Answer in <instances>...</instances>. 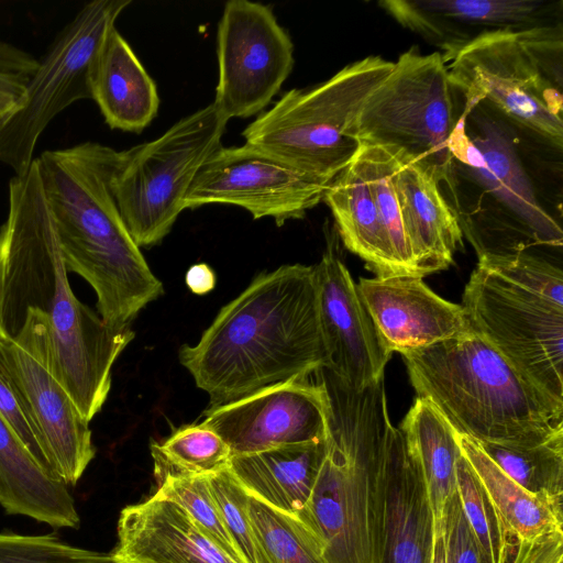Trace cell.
<instances>
[{
	"label": "cell",
	"instance_id": "cell-1",
	"mask_svg": "<svg viewBox=\"0 0 563 563\" xmlns=\"http://www.w3.org/2000/svg\"><path fill=\"white\" fill-rule=\"evenodd\" d=\"M29 308L46 316L55 375L90 423L108 398L112 366L135 333L107 324L74 294L35 158L9 184V213L0 228V324Z\"/></svg>",
	"mask_w": 563,
	"mask_h": 563
},
{
	"label": "cell",
	"instance_id": "cell-2",
	"mask_svg": "<svg viewBox=\"0 0 563 563\" xmlns=\"http://www.w3.org/2000/svg\"><path fill=\"white\" fill-rule=\"evenodd\" d=\"M179 361L210 406L324 368L314 265H283L258 275L197 344L180 347Z\"/></svg>",
	"mask_w": 563,
	"mask_h": 563
},
{
	"label": "cell",
	"instance_id": "cell-3",
	"mask_svg": "<svg viewBox=\"0 0 563 563\" xmlns=\"http://www.w3.org/2000/svg\"><path fill=\"white\" fill-rule=\"evenodd\" d=\"M119 155L112 147L85 142L35 158L67 271L92 287L97 312L115 328L129 327L164 292L113 195Z\"/></svg>",
	"mask_w": 563,
	"mask_h": 563
},
{
	"label": "cell",
	"instance_id": "cell-4",
	"mask_svg": "<svg viewBox=\"0 0 563 563\" xmlns=\"http://www.w3.org/2000/svg\"><path fill=\"white\" fill-rule=\"evenodd\" d=\"M329 431L308 504L299 519L328 563H382L389 444L395 426L384 378L353 389L325 368Z\"/></svg>",
	"mask_w": 563,
	"mask_h": 563
},
{
	"label": "cell",
	"instance_id": "cell-5",
	"mask_svg": "<svg viewBox=\"0 0 563 563\" xmlns=\"http://www.w3.org/2000/svg\"><path fill=\"white\" fill-rule=\"evenodd\" d=\"M417 397L481 443L531 444L563 429L555 404L474 330L401 354Z\"/></svg>",
	"mask_w": 563,
	"mask_h": 563
},
{
	"label": "cell",
	"instance_id": "cell-6",
	"mask_svg": "<svg viewBox=\"0 0 563 563\" xmlns=\"http://www.w3.org/2000/svg\"><path fill=\"white\" fill-rule=\"evenodd\" d=\"M472 330L563 406V274L527 251L481 257L462 305Z\"/></svg>",
	"mask_w": 563,
	"mask_h": 563
},
{
	"label": "cell",
	"instance_id": "cell-7",
	"mask_svg": "<svg viewBox=\"0 0 563 563\" xmlns=\"http://www.w3.org/2000/svg\"><path fill=\"white\" fill-rule=\"evenodd\" d=\"M394 62L367 56L308 88L285 92L249 124L245 143L313 177L333 181L360 145L347 130Z\"/></svg>",
	"mask_w": 563,
	"mask_h": 563
},
{
	"label": "cell",
	"instance_id": "cell-8",
	"mask_svg": "<svg viewBox=\"0 0 563 563\" xmlns=\"http://www.w3.org/2000/svg\"><path fill=\"white\" fill-rule=\"evenodd\" d=\"M453 86L440 52H404L391 71L365 99L347 130L358 145L395 150L439 184L448 180L450 141L461 119Z\"/></svg>",
	"mask_w": 563,
	"mask_h": 563
},
{
	"label": "cell",
	"instance_id": "cell-9",
	"mask_svg": "<svg viewBox=\"0 0 563 563\" xmlns=\"http://www.w3.org/2000/svg\"><path fill=\"white\" fill-rule=\"evenodd\" d=\"M228 122L210 103L157 139L120 151L111 186L139 247L154 246L170 232L196 174L221 146Z\"/></svg>",
	"mask_w": 563,
	"mask_h": 563
},
{
	"label": "cell",
	"instance_id": "cell-10",
	"mask_svg": "<svg viewBox=\"0 0 563 563\" xmlns=\"http://www.w3.org/2000/svg\"><path fill=\"white\" fill-rule=\"evenodd\" d=\"M130 3L95 0L85 4L38 60L22 99L0 117V163L15 176L29 170L36 142L53 118L75 101L92 98L98 55Z\"/></svg>",
	"mask_w": 563,
	"mask_h": 563
},
{
	"label": "cell",
	"instance_id": "cell-11",
	"mask_svg": "<svg viewBox=\"0 0 563 563\" xmlns=\"http://www.w3.org/2000/svg\"><path fill=\"white\" fill-rule=\"evenodd\" d=\"M448 73L452 86L465 97L462 117L485 100L517 124L562 148V89L543 75L518 32L477 35L450 60Z\"/></svg>",
	"mask_w": 563,
	"mask_h": 563
},
{
	"label": "cell",
	"instance_id": "cell-12",
	"mask_svg": "<svg viewBox=\"0 0 563 563\" xmlns=\"http://www.w3.org/2000/svg\"><path fill=\"white\" fill-rule=\"evenodd\" d=\"M0 343L42 435L55 475L76 485L96 455L92 432L57 379L48 320L29 308L0 324Z\"/></svg>",
	"mask_w": 563,
	"mask_h": 563
},
{
	"label": "cell",
	"instance_id": "cell-13",
	"mask_svg": "<svg viewBox=\"0 0 563 563\" xmlns=\"http://www.w3.org/2000/svg\"><path fill=\"white\" fill-rule=\"evenodd\" d=\"M219 79L212 102L228 121L261 112L292 70L294 43L271 7L225 2L217 31Z\"/></svg>",
	"mask_w": 563,
	"mask_h": 563
},
{
	"label": "cell",
	"instance_id": "cell-14",
	"mask_svg": "<svg viewBox=\"0 0 563 563\" xmlns=\"http://www.w3.org/2000/svg\"><path fill=\"white\" fill-rule=\"evenodd\" d=\"M332 181L308 175L246 143L220 146L201 165L184 199L185 209L232 205L277 225L302 219L323 200Z\"/></svg>",
	"mask_w": 563,
	"mask_h": 563
},
{
	"label": "cell",
	"instance_id": "cell-15",
	"mask_svg": "<svg viewBox=\"0 0 563 563\" xmlns=\"http://www.w3.org/2000/svg\"><path fill=\"white\" fill-rule=\"evenodd\" d=\"M329 415V397L321 382L290 379L210 406L201 423L228 444L232 456L323 441Z\"/></svg>",
	"mask_w": 563,
	"mask_h": 563
},
{
	"label": "cell",
	"instance_id": "cell-16",
	"mask_svg": "<svg viewBox=\"0 0 563 563\" xmlns=\"http://www.w3.org/2000/svg\"><path fill=\"white\" fill-rule=\"evenodd\" d=\"M336 235V231L328 235L322 257L314 265L324 368L349 387L363 389L384 378L393 353L383 344L339 256Z\"/></svg>",
	"mask_w": 563,
	"mask_h": 563
},
{
	"label": "cell",
	"instance_id": "cell-17",
	"mask_svg": "<svg viewBox=\"0 0 563 563\" xmlns=\"http://www.w3.org/2000/svg\"><path fill=\"white\" fill-rule=\"evenodd\" d=\"M356 287L390 353L424 349L471 330L463 307L441 298L421 277L360 278Z\"/></svg>",
	"mask_w": 563,
	"mask_h": 563
},
{
	"label": "cell",
	"instance_id": "cell-18",
	"mask_svg": "<svg viewBox=\"0 0 563 563\" xmlns=\"http://www.w3.org/2000/svg\"><path fill=\"white\" fill-rule=\"evenodd\" d=\"M479 132H465L460 119L450 141V151L490 195L501 202L536 245L562 246L561 225L541 206L514 144L505 130L488 120L478 122Z\"/></svg>",
	"mask_w": 563,
	"mask_h": 563
},
{
	"label": "cell",
	"instance_id": "cell-19",
	"mask_svg": "<svg viewBox=\"0 0 563 563\" xmlns=\"http://www.w3.org/2000/svg\"><path fill=\"white\" fill-rule=\"evenodd\" d=\"M378 4L402 27L441 48L446 63L482 33L518 32L541 25L554 3L544 0H384Z\"/></svg>",
	"mask_w": 563,
	"mask_h": 563
},
{
	"label": "cell",
	"instance_id": "cell-20",
	"mask_svg": "<svg viewBox=\"0 0 563 563\" xmlns=\"http://www.w3.org/2000/svg\"><path fill=\"white\" fill-rule=\"evenodd\" d=\"M114 563H240L217 547L177 503L152 495L124 507Z\"/></svg>",
	"mask_w": 563,
	"mask_h": 563
},
{
	"label": "cell",
	"instance_id": "cell-21",
	"mask_svg": "<svg viewBox=\"0 0 563 563\" xmlns=\"http://www.w3.org/2000/svg\"><path fill=\"white\" fill-rule=\"evenodd\" d=\"M391 150V148H390ZM395 151V150H393ZM398 157L396 190L415 276L448 268L463 245V231L439 183L409 157Z\"/></svg>",
	"mask_w": 563,
	"mask_h": 563
},
{
	"label": "cell",
	"instance_id": "cell-22",
	"mask_svg": "<svg viewBox=\"0 0 563 563\" xmlns=\"http://www.w3.org/2000/svg\"><path fill=\"white\" fill-rule=\"evenodd\" d=\"M433 519L422 472L394 428L387 467L382 563H430Z\"/></svg>",
	"mask_w": 563,
	"mask_h": 563
},
{
	"label": "cell",
	"instance_id": "cell-23",
	"mask_svg": "<svg viewBox=\"0 0 563 563\" xmlns=\"http://www.w3.org/2000/svg\"><path fill=\"white\" fill-rule=\"evenodd\" d=\"M91 99L111 129L125 132L141 133L158 112L156 84L117 27L98 55Z\"/></svg>",
	"mask_w": 563,
	"mask_h": 563
},
{
	"label": "cell",
	"instance_id": "cell-24",
	"mask_svg": "<svg viewBox=\"0 0 563 563\" xmlns=\"http://www.w3.org/2000/svg\"><path fill=\"white\" fill-rule=\"evenodd\" d=\"M324 442L286 444L232 455L229 468L247 494L298 518L310 498Z\"/></svg>",
	"mask_w": 563,
	"mask_h": 563
},
{
	"label": "cell",
	"instance_id": "cell-25",
	"mask_svg": "<svg viewBox=\"0 0 563 563\" xmlns=\"http://www.w3.org/2000/svg\"><path fill=\"white\" fill-rule=\"evenodd\" d=\"M0 506L53 528L76 529L80 522L68 486L32 459L1 416Z\"/></svg>",
	"mask_w": 563,
	"mask_h": 563
},
{
	"label": "cell",
	"instance_id": "cell-26",
	"mask_svg": "<svg viewBox=\"0 0 563 563\" xmlns=\"http://www.w3.org/2000/svg\"><path fill=\"white\" fill-rule=\"evenodd\" d=\"M323 201L344 246L376 277L400 275L386 229L356 154L325 190Z\"/></svg>",
	"mask_w": 563,
	"mask_h": 563
},
{
	"label": "cell",
	"instance_id": "cell-27",
	"mask_svg": "<svg viewBox=\"0 0 563 563\" xmlns=\"http://www.w3.org/2000/svg\"><path fill=\"white\" fill-rule=\"evenodd\" d=\"M459 444L509 540L563 532L562 504L520 486L495 464L477 441L459 434Z\"/></svg>",
	"mask_w": 563,
	"mask_h": 563
},
{
	"label": "cell",
	"instance_id": "cell-28",
	"mask_svg": "<svg viewBox=\"0 0 563 563\" xmlns=\"http://www.w3.org/2000/svg\"><path fill=\"white\" fill-rule=\"evenodd\" d=\"M398 429L422 472L433 525H439L444 520L445 506L456 490V465L461 455L459 433L430 402L420 397L416 398Z\"/></svg>",
	"mask_w": 563,
	"mask_h": 563
},
{
	"label": "cell",
	"instance_id": "cell-29",
	"mask_svg": "<svg viewBox=\"0 0 563 563\" xmlns=\"http://www.w3.org/2000/svg\"><path fill=\"white\" fill-rule=\"evenodd\" d=\"M478 443L495 464L520 486L562 504L563 429L531 444Z\"/></svg>",
	"mask_w": 563,
	"mask_h": 563
},
{
	"label": "cell",
	"instance_id": "cell-30",
	"mask_svg": "<svg viewBox=\"0 0 563 563\" xmlns=\"http://www.w3.org/2000/svg\"><path fill=\"white\" fill-rule=\"evenodd\" d=\"M151 454L158 484L168 477L219 472L229 466L231 459L228 444L201 422L183 426L163 442L153 443Z\"/></svg>",
	"mask_w": 563,
	"mask_h": 563
},
{
	"label": "cell",
	"instance_id": "cell-31",
	"mask_svg": "<svg viewBox=\"0 0 563 563\" xmlns=\"http://www.w3.org/2000/svg\"><path fill=\"white\" fill-rule=\"evenodd\" d=\"M247 510L263 563H328L320 543L299 519L250 494Z\"/></svg>",
	"mask_w": 563,
	"mask_h": 563
},
{
	"label": "cell",
	"instance_id": "cell-32",
	"mask_svg": "<svg viewBox=\"0 0 563 563\" xmlns=\"http://www.w3.org/2000/svg\"><path fill=\"white\" fill-rule=\"evenodd\" d=\"M356 157L388 234L398 271L400 275L415 276L396 190L397 154L387 147L361 145Z\"/></svg>",
	"mask_w": 563,
	"mask_h": 563
},
{
	"label": "cell",
	"instance_id": "cell-33",
	"mask_svg": "<svg viewBox=\"0 0 563 563\" xmlns=\"http://www.w3.org/2000/svg\"><path fill=\"white\" fill-rule=\"evenodd\" d=\"M456 494L484 563H508L515 542L504 533L497 517L464 456L456 465Z\"/></svg>",
	"mask_w": 563,
	"mask_h": 563
},
{
	"label": "cell",
	"instance_id": "cell-34",
	"mask_svg": "<svg viewBox=\"0 0 563 563\" xmlns=\"http://www.w3.org/2000/svg\"><path fill=\"white\" fill-rule=\"evenodd\" d=\"M153 495L180 505L217 547L243 563L211 496L207 475L165 478Z\"/></svg>",
	"mask_w": 563,
	"mask_h": 563
},
{
	"label": "cell",
	"instance_id": "cell-35",
	"mask_svg": "<svg viewBox=\"0 0 563 563\" xmlns=\"http://www.w3.org/2000/svg\"><path fill=\"white\" fill-rule=\"evenodd\" d=\"M211 496L243 563H263L252 530L247 494L229 466L207 475Z\"/></svg>",
	"mask_w": 563,
	"mask_h": 563
},
{
	"label": "cell",
	"instance_id": "cell-36",
	"mask_svg": "<svg viewBox=\"0 0 563 563\" xmlns=\"http://www.w3.org/2000/svg\"><path fill=\"white\" fill-rule=\"evenodd\" d=\"M0 416L32 459L47 474L59 479L51 467L42 435L24 391L7 361L1 343Z\"/></svg>",
	"mask_w": 563,
	"mask_h": 563
},
{
	"label": "cell",
	"instance_id": "cell-37",
	"mask_svg": "<svg viewBox=\"0 0 563 563\" xmlns=\"http://www.w3.org/2000/svg\"><path fill=\"white\" fill-rule=\"evenodd\" d=\"M0 563H114L111 554L71 545L54 534L0 533Z\"/></svg>",
	"mask_w": 563,
	"mask_h": 563
},
{
	"label": "cell",
	"instance_id": "cell-38",
	"mask_svg": "<svg viewBox=\"0 0 563 563\" xmlns=\"http://www.w3.org/2000/svg\"><path fill=\"white\" fill-rule=\"evenodd\" d=\"M518 34L543 75L562 89V26L541 24Z\"/></svg>",
	"mask_w": 563,
	"mask_h": 563
},
{
	"label": "cell",
	"instance_id": "cell-39",
	"mask_svg": "<svg viewBox=\"0 0 563 563\" xmlns=\"http://www.w3.org/2000/svg\"><path fill=\"white\" fill-rule=\"evenodd\" d=\"M444 538L450 563H484L456 490L445 506Z\"/></svg>",
	"mask_w": 563,
	"mask_h": 563
},
{
	"label": "cell",
	"instance_id": "cell-40",
	"mask_svg": "<svg viewBox=\"0 0 563 563\" xmlns=\"http://www.w3.org/2000/svg\"><path fill=\"white\" fill-rule=\"evenodd\" d=\"M508 563H563V532L516 540Z\"/></svg>",
	"mask_w": 563,
	"mask_h": 563
},
{
	"label": "cell",
	"instance_id": "cell-41",
	"mask_svg": "<svg viewBox=\"0 0 563 563\" xmlns=\"http://www.w3.org/2000/svg\"><path fill=\"white\" fill-rule=\"evenodd\" d=\"M38 60L14 46L0 42V74L30 78Z\"/></svg>",
	"mask_w": 563,
	"mask_h": 563
},
{
	"label": "cell",
	"instance_id": "cell-42",
	"mask_svg": "<svg viewBox=\"0 0 563 563\" xmlns=\"http://www.w3.org/2000/svg\"><path fill=\"white\" fill-rule=\"evenodd\" d=\"M29 78L0 74V117L12 110L22 99Z\"/></svg>",
	"mask_w": 563,
	"mask_h": 563
},
{
	"label": "cell",
	"instance_id": "cell-43",
	"mask_svg": "<svg viewBox=\"0 0 563 563\" xmlns=\"http://www.w3.org/2000/svg\"><path fill=\"white\" fill-rule=\"evenodd\" d=\"M186 284L194 294L205 295L213 289L216 276L207 264H196L187 271Z\"/></svg>",
	"mask_w": 563,
	"mask_h": 563
},
{
	"label": "cell",
	"instance_id": "cell-44",
	"mask_svg": "<svg viewBox=\"0 0 563 563\" xmlns=\"http://www.w3.org/2000/svg\"><path fill=\"white\" fill-rule=\"evenodd\" d=\"M430 563H450L444 538V520L433 525Z\"/></svg>",
	"mask_w": 563,
	"mask_h": 563
}]
</instances>
